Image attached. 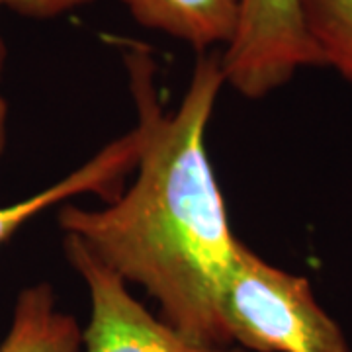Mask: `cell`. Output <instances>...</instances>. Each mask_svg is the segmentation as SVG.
Segmentation results:
<instances>
[{
	"label": "cell",
	"mask_w": 352,
	"mask_h": 352,
	"mask_svg": "<svg viewBox=\"0 0 352 352\" xmlns=\"http://www.w3.org/2000/svg\"><path fill=\"white\" fill-rule=\"evenodd\" d=\"M321 57L307 30L303 0H237L235 32L221 51L226 85L258 100Z\"/></svg>",
	"instance_id": "cell-3"
},
{
	"label": "cell",
	"mask_w": 352,
	"mask_h": 352,
	"mask_svg": "<svg viewBox=\"0 0 352 352\" xmlns=\"http://www.w3.org/2000/svg\"><path fill=\"white\" fill-rule=\"evenodd\" d=\"M65 254L90 294L85 352H237L192 342L129 294L127 282L100 263L80 241L65 235Z\"/></svg>",
	"instance_id": "cell-4"
},
{
	"label": "cell",
	"mask_w": 352,
	"mask_h": 352,
	"mask_svg": "<svg viewBox=\"0 0 352 352\" xmlns=\"http://www.w3.org/2000/svg\"><path fill=\"white\" fill-rule=\"evenodd\" d=\"M143 145V127L135 126L126 135L110 141L102 151L88 159L71 175H67L50 188L36 192L24 200L0 208V247L14 233L41 212L73 200L76 196H98L102 200H116L126 186L127 176L135 170Z\"/></svg>",
	"instance_id": "cell-5"
},
{
	"label": "cell",
	"mask_w": 352,
	"mask_h": 352,
	"mask_svg": "<svg viewBox=\"0 0 352 352\" xmlns=\"http://www.w3.org/2000/svg\"><path fill=\"white\" fill-rule=\"evenodd\" d=\"M219 319L229 342L254 352H351L311 284L266 263L243 241L219 289Z\"/></svg>",
	"instance_id": "cell-2"
},
{
	"label": "cell",
	"mask_w": 352,
	"mask_h": 352,
	"mask_svg": "<svg viewBox=\"0 0 352 352\" xmlns=\"http://www.w3.org/2000/svg\"><path fill=\"white\" fill-rule=\"evenodd\" d=\"M94 0H0V8H10L14 12L30 18H57ZM6 43L0 38V78L6 63ZM8 145V102L0 92V157Z\"/></svg>",
	"instance_id": "cell-9"
},
{
	"label": "cell",
	"mask_w": 352,
	"mask_h": 352,
	"mask_svg": "<svg viewBox=\"0 0 352 352\" xmlns=\"http://www.w3.org/2000/svg\"><path fill=\"white\" fill-rule=\"evenodd\" d=\"M139 25L206 53L227 45L237 24V0H122Z\"/></svg>",
	"instance_id": "cell-6"
},
{
	"label": "cell",
	"mask_w": 352,
	"mask_h": 352,
	"mask_svg": "<svg viewBox=\"0 0 352 352\" xmlns=\"http://www.w3.org/2000/svg\"><path fill=\"white\" fill-rule=\"evenodd\" d=\"M0 352H85L82 329L73 315L59 307L47 282L34 284L16 298Z\"/></svg>",
	"instance_id": "cell-7"
},
{
	"label": "cell",
	"mask_w": 352,
	"mask_h": 352,
	"mask_svg": "<svg viewBox=\"0 0 352 352\" xmlns=\"http://www.w3.org/2000/svg\"><path fill=\"white\" fill-rule=\"evenodd\" d=\"M303 12L321 67L352 85V0H303Z\"/></svg>",
	"instance_id": "cell-8"
},
{
	"label": "cell",
	"mask_w": 352,
	"mask_h": 352,
	"mask_svg": "<svg viewBox=\"0 0 352 352\" xmlns=\"http://www.w3.org/2000/svg\"><path fill=\"white\" fill-rule=\"evenodd\" d=\"M124 63L143 127L133 184L102 210L65 204L59 226L127 284L145 289L180 335L229 349L219 289L241 241L206 151V129L226 85L221 51L198 55L175 113H163L149 51L129 45Z\"/></svg>",
	"instance_id": "cell-1"
}]
</instances>
